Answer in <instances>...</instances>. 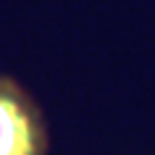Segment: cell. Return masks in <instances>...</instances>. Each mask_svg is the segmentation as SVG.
<instances>
[{"label": "cell", "mask_w": 155, "mask_h": 155, "mask_svg": "<svg viewBox=\"0 0 155 155\" xmlns=\"http://www.w3.org/2000/svg\"><path fill=\"white\" fill-rule=\"evenodd\" d=\"M47 132L31 96L0 78V155H44Z\"/></svg>", "instance_id": "obj_1"}]
</instances>
